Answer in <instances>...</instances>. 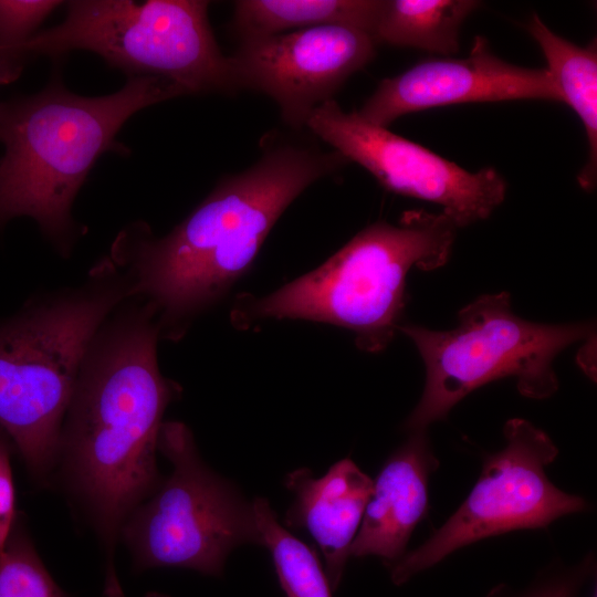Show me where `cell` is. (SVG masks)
I'll return each mask as SVG.
<instances>
[{
    "label": "cell",
    "instance_id": "cell-1",
    "mask_svg": "<svg viewBox=\"0 0 597 597\" xmlns=\"http://www.w3.org/2000/svg\"><path fill=\"white\" fill-rule=\"evenodd\" d=\"M117 308L82 362L57 454L106 551L108 597L121 594L113 563L121 528L163 480L158 437L164 412L179 391L159 370L154 307L145 302Z\"/></svg>",
    "mask_w": 597,
    "mask_h": 597
},
{
    "label": "cell",
    "instance_id": "cell-2",
    "mask_svg": "<svg viewBox=\"0 0 597 597\" xmlns=\"http://www.w3.org/2000/svg\"><path fill=\"white\" fill-rule=\"evenodd\" d=\"M346 163L335 150L271 143L249 168L221 179L165 237H153L146 226L125 229L113 255L127 268L135 296L154 307L160 335L181 334L222 298L294 199Z\"/></svg>",
    "mask_w": 597,
    "mask_h": 597
},
{
    "label": "cell",
    "instance_id": "cell-3",
    "mask_svg": "<svg viewBox=\"0 0 597 597\" xmlns=\"http://www.w3.org/2000/svg\"><path fill=\"white\" fill-rule=\"evenodd\" d=\"M188 94L159 76H130L117 92L86 97L54 77L40 93L0 103V224L29 217L62 253L76 237L72 203L97 158L136 112Z\"/></svg>",
    "mask_w": 597,
    "mask_h": 597
},
{
    "label": "cell",
    "instance_id": "cell-4",
    "mask_svg": "<svg viewBox=\"0 0 597 597\" xmlns=\"http://www.w3.org/2000/svg\"><path fill=\"white\" fill-rule=\"evenodd\" d=\"M458 227L443 212L409 211L395 226H368L316 270L272 294L235 308L238 325L294 318L328 323L355 333L364 352L391 342L406 304L411 268L431 271L449 259Z\"/></svg>",
    "mask_w": 597,
    "mask_h": 597
},
{
    "label": "cell",
    "instance_id": "cell-5",
    "mask_svg": "<svg viewBox=\"0 0 597 597\" xmlns=\"http://www.w3.org/2000/svg\"><path fill=\"white\" fill-rule=\"evenodd\" d=\"M76 291L30 302L0 324V428L30 473L48 476L57 461L63 420L82 362L106 318L134 297L128 275L111 262Z\"/></svg>",
    "mask_w": 597,
    "mask_h": 597
},
{
    "label": "cell",
    "instance_id": "cell-6",
    "mask_svg": "<svg viewBox=\"0 0 597 597\" xmlns=\"http://www.w3.org/2000/svg\"><path fill=\"white\" fill-rule=\"evenodd\" d=\"M451 331L400 324L426 367L422 396L407 419L411 432L444 419L469 392L490 381L515 377L521 395L552 396L558 388L554 358L569 345L593 336L590 322L547 325L515 315L507 292L483 295L459 312Z\"/></svg>",
    "mask_w": 597,
    "mask_h": 597
},
{
    "label": "cell",
    "instance_id": "cell-7",
    "mask_svg": "<svg viewBox=\"0 0 597 597\" xmlns=\"http://www.w3.org/2000/svg\"><path fill=\"white\" fill-rule=\"evenodd\" d=\"M208 7L202 0L71 1L66 18L31 36L22 55L86 50L129 77H164L188 94L234 93L232 60L214 39Z\"/></svg>",
    "mask_w": 597,
    "mask_h": 597
},
{
    "label": "cell",
    "instance_id": "cell-8",
    "mask_svg": "<svg viewBox=\"0 0 597 597\" xmlns=\"http://www.w3.org/2000/svg\"><path fill=\"white\" fill-rule=\"evenodd\" d=\"M158 450L172 471L132 512L119 534L138 570L180 567L220 576L232 549L262 546L252 503L201 460L184 423L163 422Z\"/></svg>",
    "mask_w": 597,
    "mask_h": 597
},
{
    "label": "cell",
    "instance_id": "cell-9",
    "mask_svg": "<svg viewBox=\"0 0 597 597\" xmlns=\"http://www.w3.org/2000/svg\"><path fill=\"white\" fill-rule=\"evenodd\" d=\"M505 446L484 460L481 474L459 509L418 548L388 566L394 584L444 559L453 552L494 535L548 526L586 511V501L555 486L545 473L558 450L527 420L504 426Z\"/></svg>",
    "mask_w": 597,
    "mask_h": 597
},
{
    "label": "cell",
    "instance_id": "cell-10",
    "mask_svg": "<svg viewBox=\"0 0 597 597\" xmlns=\"http://www.w3.org/2000/svg\"><path fill=\"white\" fill-rule=\"evenodd\" d=\"M305 126L386 189L440 205L458 228L489 218L505 198L506 182L494 168L468 171L355 111L344 112L334 100L316 107Z\"/></svg>",
    "mask_w": 597,
    "mask_h": 597
},
{
    "label": "cell",
    "instance_id": "cell-11",
    "mask_svg": "<svg viewBox=\"0 0 597 597\" xmlns=\"http://www.w3.org/2000/svg\"><path fill=\"white\" fill-rule=\"evenodd\" d=\"M376 44L370 33L344 25L241 41L231 55L238 91L268 95L283 121L301 128L316 107L332 101L346 80L373 60Z\"/></svg>",
    "mask_w": 597,
    "mask_h": 597
},
{
    "label": "cell",
    "instance_id": "cell-12",
    "mask_svg": "<svg viewBox=\"0 0 597 597\" xmlns=\"http://www.w3.org/2000/svg\"><path fill=\"white\" fill-rule=\"evenodd\" d=\"M512 100L565 103L546 69L507 63L478 35L467 57L426 60L385 78L355 112L373 125L388 127L402 115L430 107Z\"/></svg>",
    "mask_w": 597,
    "mask_h": 597
},
{
    "label": "cell",
    "instance_id": "cell-13",
    "mask_svg": "<svg viewBox=\"0 0 597 597\" xmlns=\"http://www.w3.org/2000/svg\"><path fill=\"white\" fill-rule=\"evenodd\" d=\"M438 467L426 431L411 432L376 480L349 557L377 556L389 566L406 554L428 505V481Z\"/></svg>",
    "mask_w": 597,
    "mask_h": 597
},
{
    "label": "cell",
    "instance_id": "cell-14",
    "mask_svg": "<svg viewBox=\"0 0 597 597\" xmlns=\"http://www.w3.org/2000/svg\"><path fill=\"white\" fill-rule=\"evenodd\" d=\"M294 500L284 523L305 530L318 545L325 574L333 589L341 584L350 545L360 526L374 481L346 458L314 478L308 469H297L285 480Z\"/></svg>",
    "mask_w": 597,
    "mask_h": 597
},
{
    "label": "cell",
    "instance_id": "cell-15",
    "mask_svg": "<svg viewBox=\"0 0 597 597\" xmlns=\"http://www.w3.org/2000/svg\"><path fill=\"white\" fill-rule=\"evenodd\" d=\"M540 44L547 72L568 104L580 118L588 140V160L577 179L582 188L591 190L597 176V48L596 41L578 46L554 33L537 14L526 24Z\"/></svg>",
    "mask_w": 597,
    "mask_h": 597
},
{
    "label": "cell",
    "instance_id": "cell-16",
    "mask_svg": "<svg viewBox=\"0 0 597 597\" xmlns=\"http://www.w3.org/2000/svg\"><path fill=\"white\" fill-rule=\"evenodd\" d=\"M383 0H239L232 27L241 41L292 29L344 25L373 35Z\"/></svg>",
    "mask_w": 597,
    "mask_h": 597
},
{
    "label": "cell",
    "instance_id": "cell-17",
    "mask_svg": "<svg viewBox=\"0 0 597 597\" xmlns=\"http://www.w3.org/2000/svg\"><path fill=\"white\" fill-rule=\"evenodd\" d=\"M475 0H383L373 36L376 42L451 55L460 28L479 7Z\"/></svg>",
    "mask_w": 597,
    "mask_h": 597
},
{
    "label": "cell",
    "instance_id": "cell-18",
    "mask_svg": "<svg viewBox=\"0 0 597 597\" xmlns=\"http://www.w3.org/2000/svg\"><path fill=\"white\" fill-rule=\"evenodd\" d=\"M252 505L262 546L269 549L287 597H333V588L314 552L279 523L265 499L256 498Z\"/></svg>",
    "mask_w": 597,
    "mask_h": 597
},
{
    "label": "cell",
    "instance_id": "cell-19",
    "mask_svg": "<svg viewBox=\"0 0 597 597\" xmlns=\"http://www.w3.org/2000/svg\"><path fill=\"white\" fill-rule=\"evenodd\" d=\"M0 597H69L46 570L17 517L0 551Z\"/></svg>",
    "mask_w": 597,
    "mask_h": 597
},
{
    "label": "cell",
    "instance_id": "cell-20",
    "mask_svg": "<svg viewBox=\"0 0 597 597\" xmlns=\"http://www.w3.org/2000/svg\"><path fill=\"white\" fill-rule=\"evenodd\" d=\"M56 0H0V84L14 81L25 59L22 48L59 6Z\"/></svg>",
    "mask_w": 597,
    "mask_h": 597
},
{
    "label": "cell",
    "instance_id": "cell-21",
    "mask_svg": "<svg viewBox=\"0 0 597 597\" xmlns=\"http://www.w3.org/2000/svg\"><path fill=\"white\" fill-rule=\"evenodd\" d=\"M595 568L594 556L588 554L578 563L565 566L552 564L522 590L501 584L486 597H578Z\"/></svg>",
    "mask_w": 597,
    "mask_h": 597
},
{
    "label": "cell",
    "instance_id": "cell-22",
    "mask_svg": "<svg viewBox=\"0 0 597 597\" xmlns=\"http://www.w3.org/2000/svg\"><path fill=\"white\" fill-rule=\"evenodd\" d=\"M9 439L4 430L0 428V551L15 521V493L10 465Z\"/></svg>",
    "mask_w": 597,
    "mask_h": 597
},
{
    "label": "cell",
    "instance_id": "cell-23",
    "mask_svg": "<svg viewBox=\"0 0 597 597\" xmlns=\"http://www.w3.org/2000/svg\"><path fill=\"white\" fill-rule=\"evenodd\" d=\"M593 597H596V594H594V596H593Z\"/></svg>",
    "mask_w": 597,
    "mask_h": 597
}]
</instances>
